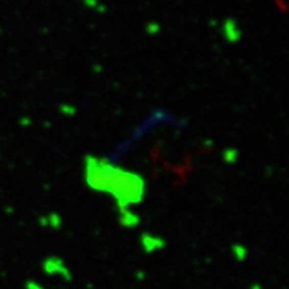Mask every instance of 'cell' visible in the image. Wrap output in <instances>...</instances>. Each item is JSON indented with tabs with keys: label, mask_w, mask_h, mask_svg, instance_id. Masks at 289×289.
<instances>
[{
	"label": "cell",
	"mask_w": 289,
	"mask_h": 289,
	"mask_svg": "<svg viewBox=\"0 0 289 289\" xmlns=\"http://www.w3.org/2000/svg\"><path fill=\"white\" fill-rule=\"evenodd\" d=\"M86 170L87 182L94 189L110 191L121 204H129L141 198L143 182L135 174L115 169L110 163L95 158H87Z\"/></svg>",
	"instance_id": "cell-1"
}]
</instances>
